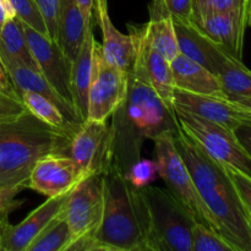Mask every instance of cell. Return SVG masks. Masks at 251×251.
<instances>
[{"label": "cell", "mask_w": 251, "mask_h": 251, "mask_svg": "<svg viewBox=\"0 0 251 251\" xmlns=\"http://www.w3.org/2000/svg\"><path fill=\"white\" fill-rule=\"evenodd\" d=\"M135 48V46H134ZM109 169L126 176L130 167L141 158L142 145L164 131H178L176 112L169 110L157 96L145 73L139 50L127 71L124 102L112 114Z\"/></svg>", "instance_id": "1"}, {"label": "cell", "mask_w": 251, "mask_h": 251, "mask_svg": "<svg viewBox=\"0 0 251 251\" xmlns=\"http://www.w3.org/2000/svg\"><path fill=\"white\" fill-rule=\"evenodd\" d=\"M174 144L188 166L216 230L234 251H251V218L225 166L180 129L174 134Z\"/></svg>", "instance_id": "2"}, {"label": "cell", "mask_w": 251, "mask_h": 251, "mask_svg": "<svg viewBox=\"0 0 251 251\" xmlns=\"http://www.w3.org/2000/svg\"><path fill=\"white\" fill-rule=\"evenodd\" d=\"M76 130L54 127L28 112L16 119L0 122V186L26 189L27 179L42 157L70 154Z\"/></svg>", "instance_id": "3"}, {"label": "cell", "mask_w": 251, "mask_h": 251, "mask_svg": "<svg viewBox=\"0 0 251 251\" xmlns=\"http://www.w3.org/2000/svg\"><path fill=\"white\" fill-rule=\"evenodd\" d=\"M104 210L96 233L100 251H150L140 189L114 171L104 174Z\"/></svg>", "instance_id": "4"}, {"label": "cell", "mask_w": 251, "mask_h": 251, "mask_svg": "<svg viewBox=\"0 0 251 251\" xmlns=\"http://www.w3.org/2000/svg\"><path fill=\"white\" fill-rule=\"evenodd\" d=\"M147 218L150 251H191V229L196 220L168 190L139 188Z\"/></svg>", "instance_id": "5"}, {"label": "cell", "mask_w": 251, "mask_h": 251, "mask_svg": "<svg viewBox=\"0 0 251 251\" xmlns=\"http://www.w3.org/2000/svg\"><path fill=\"white\" fill-rule=\"evenodd\" d=\"M176 132L164 131L152 140L158 176L164 180L167 189L190 211L198 222L205 223L216 230L212 217L199 195L188 166L174 144Z\"/></svg>", "instance_id": "6"}, {"label": "cell", "mask_w": 251, "mask_h": 251, "mask_svg": "<svg viewBox=\"0 0 251 251\" xmlns=\"http://www.w3.org/2000/svg\"><path fill=\"white\" fill-rule=\"evenodd\" d=\"M174 112L181 131L203 151L222 164L233 167L251 176V158L234 132L188 110L174 108Z\"/></svg>", "instance_id": "7"}, {"label": "cell", "mask_w": 251, "mask_h": 251, "mask_svg": "<svg viewBox=\"0 0 251 251\" xmlns=\"http://www.w3.org/2000/svg\"><path fill=\"white\" fill-rule=\"evenodd\" d=\"M127 92V71L112 65L103 55L100 43L95 39L92 50L87 119L108 120L124 102Z\"/></svg>", "instance_id": "8"}, {"label": "cell", "mask_w": 251, "mask_h": 251, "mask_svg": "<svg viewBox=\"0 0 251 251\" xmlns=\"http://www.w3.org/2000/svg\"><path fill=\"white\" fill-rule=\"evenodd\" d=\"M104 174H91L66 195L63 212L71 230V242L97 233L104 210Z\"/></svg>", "instance_id": "9"}, {"label": "cell", "mask_w": 251, "mask_h": 251, "mask_svg": "<svg viewBox=\"0 0 251 251\" xmlns=\"http://www.w3.org/2000/svg\"><path fill=\"white\" fill-rule=\"evenodd\" d=\"M22 26L38 70L53 90L75 110L71 92V61L56 42L27 25L22 24Z\"/></svg>", "instance_id": "10"}, {"label": "cell", "mask_w": 251, "mask_h": 251, "mask_svg": "<svg viewBox=\"0 0 251 251\" xmlns=\"http://www.w3.org/2000/svg\"><path fill=\"white\" fill-rule=\"evenodd\" d=\"M70 156L86 176L105 174L110 161V126L107 120L86 119L74 134Z\"/></svg>", "instance_id": "11"}, {"label": "cell", "mask_w": 251, "mask_h": 251, "mask_svg": "<svg viewBox=\"0 0 251 251\" xmlns=\"http://www.w3.org/2000/svg\"><path fill=\"white\" fill-rule=\"evenodd\" d=\"M174 108L188 110L234 132L244 124H251V109L229 97L198 95L174 88Z\"/></svg>", "instance_id": "12"}, {"label": "cell", "mask_w": 251, "mask_h": 251, "mask_svg": "<svg viewBox=\"0 0 251 251\" xmlns=\"http://www.w3.org/2000/svg\"><path fill=\"white\" fill-rule=\"evenodd\" d=\"M86 176L73 157L66 153H49L42 157L32 169L26 189L46 198L68 194Z\"/></svg>", "instance_id": "13"}, {"label": "cell", "mask_w": 251, "mask_h": 251, "mask_svg": "<svg viewBox=\"0 0 251 251\" xmlns=\"http://www.w3.org/2000/svg\"><path fill=\"white\" fill-rule=\"evenodd\" d=\"M66 195L47 198L17 225H10L9 216L0 222V251H26L34 238L61 211Z\"/></svg>", "instance_id": "14"}, {"label": "cell", "mask_w": 251, "mask_h": 251, "mask_svg": "<svg viewBox=\"0 0 251 251\" xmlns=\"http://www.w3.org/2000/svg\"><path fill=\"white\" fill-rule=\"evenodd\" d=\"M190 20L208 39L242 59L244 32L248 27L244 7L234 11L196 12Z\"/></svg>", "instance_id": "15"}, {"label": "cell", "mask_w": 251, "mask_h": 251, "mask_svg": "<svg viewBox=\"0 0 251 251\" xmlns=\"http://www.w3.org/2000/svg\"><path fill=\"white\" fill-rule=\"evenodd\" d=\"M127 29L134 42L135 48L141 55L150 85L161 98L163 104L169 110L174 112V81L171 63L150 46L145 36L144 25L137 26L134 24H127Z\"/></svg>", "instance_id": "16"}, {"label": "cell", "mask_w": 251, "mask_h": 251, "mask_svg": "<svg viewBox=\"0 0 251 251\" xmlns=\"http://www.w3.org/2000/svg\"><path fill=\"white\" fill-rule=\"evenodd\" d=\"M0 59H1L2 64L5 66L7 75H9L10 80H11L12 85H14L15 91H16L17 96H21L24 92H36L39 95L46 96L47 98L53 100L65 114L66 119L69 123L74 125H80L77 118H76L75 110L53 90L48 81L44 78L41 71L36 70L33 68L25 65V64L20 63L19 60L12 58L4 48H2L1 43H0Z\"/></svg>", "instance_id": "17"}, {"label": "cell", "mask_w": 251, "mask_h": 251, "mask_svg": "<svg viewBox=\"0 0 251 251\" xmlns=\"http://www.w3.org/2000/svg\"><path fill=\"white\" fill-rule=\"evenodd\" d=\"M93 16L102 32L103 55L112 65L129 71L134 59V42L129 33L124 34L113 24L108 0H93Z\"/></svg>", "instance_id": "18"}, {"label": "cell", "mask_w": 251, "mask_h": 251, "mask_svg": "<svg viewBox=\"0 0 251 251\" xmlns=\"http://www.w3.org/2000/svg\"><path fill=\"white\" fill-rule=\"evenodd\" d=\"M210 56L213 74L220 80L227 97H251V71L242 59L215 42L211 43Z\"/></svg>", "instance_id": "19"}, {"label": "cell", "mask_w": 251, "mask_h": 251, "mask_svg": "<svg viewBox=\"0 0 251 251\" xmlns=\"http://www.w3.org/2000/svg\"><path fill=\"white\" fill-rule=\"evenodd\" d=\"M171 69L174 88L198 95L227 97L217 76L198 61L179 53L171 61Z\"/></svg>", "instance_id": "20"}, {"label": "cell", "mask_w": 251, "mask_h": 251, "mask_svg": "<svg viewBox=\"0 0 251 251\" xmlns=\"http://www.w3.org/2000/svg\"><path fill=\"white\" fill-rule=\"evenodd\" d=\"M95 43L93 24L86 27L85 38L71 61V92H73L74 108L78 123L87 119V96L90 86L91 66H92V50Z\"/></svg>", "instance_id": "21"}, {"label": "cell", "mask_w": 251, "mask_h": 251, "mask_svg": "<svg viewBox=\"0 0 251 251\" xmlns=\"http://www.w3.org/2000/svg\"><path fill=\"white\" fill-rule=\"evenodd\" d=\"M87 26L88 25H86L85 17L76 0H60L58 17V44L70 61L75 59L82 44Z\"/></svg>", "instance_id": "22"}, {"label": "cell", "mask_w": 251, "mask_h": 251, "mask_svg": "<svg viewBox=\"0 0 251 251\" xmlns=\"http://www.w3.org/2000/svg\"><path fill=\"white\" fill-rule=\"evenodd\" d=\"M173 21L176 39H178L179 53L198 61L211 73H213L210 56L211 39L201 33L191 22V20H180L173 17Z\"/></svg>", "instance_id": "23"}, {"label": "cell", "mask_w": 251, "mask_h": 251, "mask_svg": "<svg viewBox=\"0 0 251 251\" xmlns=\"http://www.w3.org/2000/svg\"><path fill=\"white\" fill-rule=\"evenodd\" d=\"M145 36L150 46L171 63L179 54L178 39L171 15L150 19L144 25Z\"/></svg>", "instance_id": "24"}, {"label": "cell", "mask_w": 251, "mask_h": 251, "mask_svg": "<svg viewBox=\"0 0 251 251\" xmlns=\"http://www.w3.org/2000/svg\"><path fill=\"white\" fill-rule=\"evenodd\" d=\"M27 112L31 113L33 117L38 118L42 122L51 125L59 129H73L76 130L80 125H74L68 122L63 110L55 104L51 100L46 96L39 95L36 92H24L20 96Z\"/></svg>", "instance_id": "25"}, {"label": "cell", "mask_w": 251, "mask_h": 251, "mask_svg": "<svg viewBox=\"0 0 251 251\" xmlns=\"http://www.w3.org/2000/svg\"><path fill=\"white\" fill-rule=\"evenodd\" d=\"M71 239L70 227L61 208L60 212L34 238L26 251H65Z\"/></svg>", "instance_id": "26"}, {"label": "cell", "mask_w": 251, "mask_h": 251, "mask_svg": "<svg viewBox=\"0 0 251 251\" xmlns=\"http://www.w3.org/2000/svg\"><path fill=\"white\" fill-rule=\"evenodd\" d=\"M0 43L14 59L38 70L36 60L27 44L22 22L17 17L10 19L0 28Z\"/></svg>", "instance_id": "27"}, {"label": "cell", "mask_w": 251, "mask_h": 251, "mask_svg": "<svg viewBox=\"0 0 251 251\" xmlns=\"http://www.w3.org/2000/svg\"><path fill=\"white\" fill-rule=\"evenodd\" d=\"M191 251H234V249L217 230L196 221L191 229Z\"/></svg>", "instance_id": "28"}, {"label": "cell", "mask_w": 251, "mask_h": 251, "mask_svg": "<svg viewBox=\"0 0 251 251\" xmlns=\"http://www.w3.org/2000/svg\"><path fill=\"white\" fill-rule=\"evenodd\" d=\"M171 15L180 20L193 16V0H152L150 4V19Z\"/></svg>", "instance_id": "29"}, {"label": "cell", "mask_w": 251, "mask_h": 251, "mask_svg": "<svg viewBox=\"0 0 251 251\" xmlns=\"http://www.w3.org/2000/svg\"><path fill=\"white\" fill-rule=\"evenodd\" d=\"M10 1L14 7L16 17L22 24L32 27L39 33L48 36L46 24H44L43 17H42L41 11L34 0H10Z\"/></svg>", "instance_id": "30"}, {"label": "cell", "mask_w": 251, "mask_h": 251, "mask_svg": "<svg viewBox=\"0 0 251 251\" xmlns=\"http://www.w3.org/2000/svg\"><path fill=\"white\" fill-rule=\"evenodd\" d=\"M158 166L156 161L140 158L130 167L126 179L135 188H144L150 185L158 178Z\"/></svg>", "instance_id": "31"}, {"label": "cell", "mask_w": 251, "mask_h": 251, "mask_svg": "<svg viewBox=\"0 0 251 251\" xmlns=\"http://www.w3.org/2000/svg\"><path fill=\"white\" fill-rule=\"evenodd\" d=\"M223 166H225L230 180L234 184L238 195H239L248 215L251 218V176H247V174L238 171V169L233 168V167L226 166V164H223Z\"/></svg>", "instance_id": "32"}, {"label": "cell", "mask_w": 251, "mask_h": 251, "mask_svg": "<svg viewBox=\"0 0 251 251\" xmlns=\"http://www.w3.org/2000/svg\"><path fill=\"white\" fill-rule=\"evenodd\" d=\"M243 7L244 0H193V14L234 11Z\"/></svg>", "instance_id": "33"}, {"label": "cell", "mask_w": 251, "mask_h": 251, "mask_svg": "<svg viewBox=\"0 0 251 251\" xmlns=\"http://www.w3.org/2000/svg\"><path fill=\"white\" fill-rule=\"evenodd\" d=\"M26 112V107L20 98L0 93V122L16 119Z\"/></svg>", "instance_id": "34"}, {"label": "cell", "mask_w": 251, "mask_h": 251, "mask_svg": "<svg viewBox=\"0 0 251 251\" xmlns=\"http://www.w3.org/2000/svg\"><path fill=\"white\" fill-rule=\"evenodd\" d=\"M24 186H0V217L10 215L16 210L22 201L16 200V196L24 190Z\"/></svg>", "instance_id": "35"}, {"label": "cell", "mask_w": 251, "mask_h": 251, "mask_svg": "<svg viewBox=\"0 0 251 251\" xmlns=\"http://www.w3.org/2000/svg\"><path fill=\"white\" fill-rule=\"evenodd\" d=\"M240 145L251 158V124H244L234 131Z\"/></svg>", "instance_id": "36"}, {"label": "cell", "mask_w": 251, "mask_h": 251, "mask_svg": "<svg viewBox=\"0 0 251 251\" xmlns=\"http://www.w3.org/2000/svg\"><path fill=\"white\" fill-rule=\"evenodd\" d=\"M0 88H1V90L4 91V93H6V95L20 98L19 96H17L16 91H15L14 85H12L6 70H5V66L4 64H2L1 59H0Z\"/></svg>", "instance_id": "37"}, {"label": "cell", "mask_w": 251, "mask_h": 251, "mask_svg": "<svg viewBox=\"0 0 251 251\" xmlns=\"http://www.w3.org/2000/svg\"><path fill=\"white\" fill-rule=\"evenodd\" d=\"M16 17L15 10L10 0H0V28L10 19Z\"/></svg>", "instance_id": "38"}, {"label": "cell", "mask_w": 251, "mask_h": 251, "mask_svg": "<svg viewBox=\"0 0 251 251\" xmlns=\"http://www.w3.org/2000/svg\"><path fill=\"white\" fill-rule=\"evenodd\" d=\"M83 17H85L86 25L93 22V0H76Z\"/></svg>", "instance_id": "39"}, {"label": "cell", "mask_w": 251, "mask_h": 251, "mask_svg": "<svg viewBox=\"0 0 251 251\" xmlns=\"http://www.w3.org/2000/svg\"><path fill=\"white\" fill-rule=\"evenodd\" d=\"M244 15L247 26H251V0H244Z\"/></svg>", "instance_id": "40"}, {"label": "cell", "mask_w": 251, "mask_h": 251, "mask_svg": "<svg viewBox=\"0 0 251 251\" xmlns=\"http://www.w3.org/2000/svg\"><path fill=\"white\" fill-rule=\"evenodd\" d=\"M232 100L242 103L243 105H245V107L250 108L251 109V97H232Z\"/></svg>", "instance_id": "41"}, {"label": "cell", "mask_w": 251, "mask_h": 251, "mask_svg": "<svg viewBox=\"0 0 251 251\" xmlns=\"http://www.w3.org/2000/svg\"><path fill=\"white\" fill-rule=\"evenodd\" d=\"M5 216H9V215H5ZM5 216H1V217H0V222H1V220L5 217Z\"/></svg>", "instance_id": "42"}, {"label": "cell", "mask_w": 251, "mask_h": 251, "mask_svg": "<svg viewBox=\"0 0 251 251\" xmlns=\"http://www.w3.org/2000/svg\"><path fill=\"white\" fill-rule=\"evenodd\" d=\"M0 93H4V91H2L1 88H0Z\"/></svg>", "instance_id": "43"}]
</instances>
